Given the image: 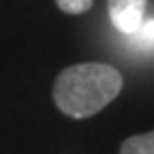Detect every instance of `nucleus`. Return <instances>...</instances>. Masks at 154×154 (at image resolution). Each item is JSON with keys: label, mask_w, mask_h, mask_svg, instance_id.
Instances as JSON below:
<instances>
[{"label": "nucleus", "mask_w": 154, "mask_h": 154, "mask_svg": "<svg viewBox=\"0 0 154 154\" xmlns=\"http://www.w3.org/2000/svg\"><path fill=\"white\" fill-rule=\"evenodd\" d=\"M133 41H135V45L137 47H154V19L152 22H146L143 19V24L135 30L133 34H128Z\"/></svg>", "instance_id": "nucleus-4"}, {"label": "nucleus", "mask_w": 154, "mask_h": 154, "mask_svg": "<svg viewBox=\"0 0 154 154\" xmlns=\"http://www.w3.org/2000/svg\"><path fill=\"white\" fill-rule=\"evenodd\" d=\"M94 0H56V5L60 7V11L69 13V15H79V13H86L90 11Z\"/></svg>", "instance_id": "nucleus-5"}, {"label": "nucleus", "mask_w": 154, "mask_h": 154, "mask_svg": "<svg viewBox=\"0 0 154 154\" xmlns=\"http://www.w3.org/2000/svg\"><path fill=\"white\" fill-rule=\"evenodd\" d=\"M120 154H154V131L128 137L120 146Z\"/></svg>", "instance_id": "nucleus-3"}, {"label": "nucleus", "mask_w": 154, "mask_h": 154, "mask_svg": "<svg viewBox=\"0 0 154 154\" xmlns=\"http://www.w3.org/2000/svg\"><path fill=\"white\" fill-rule=\"evenodd\" d=\"M148 0H107V11L113 28L122 34H133L146 17Z\"/></svg>", "instance_id": "nucleus-2"}, {"label": "nucleus", "mask_w": 154, "mask_h": 154, "mask_svg": "<svg viewBox=\"0 0 154 154\" xmlns=\"http://www.w3.org/2000/svg\"><path fill=\"white\" fill-rule=\"evenodd\" d=\"M122 90V75L103 62L66 66L54 84V101L71 118H90L107 107Z\"/></svg>", "instance_id": "nucleus-1"}]
</instances>
